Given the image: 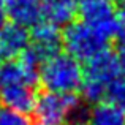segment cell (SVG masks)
Masks as SVG:
<instances>
[{"label":"cell","mask_w":125,"mask_h":125,"mask_svg":"<svg viewBox=\"0 0 125 125\" xmlns=\"http://www.w3.org/2000/svg\"><path fill=\"white\" fill-rule=\"evenodd\" d=\"M0 71H2V65H0Z\"/></svg>","instance_id":"18"},{"label":"cell","mask_w":125,"mask_h":125,"mask_svg":"<svg viewBox=\"0 0 125 125\" xmlns=\"http://www.w3.org/2000/svg\"><path fill=\"white\" fill-rule=\"evenodd\" d=\"M117 60H119V68L125 76V43H120L119 51H117Z\"/></svg>","instance_id":"15"},{"label":"cell","mask_w":125,"mask_h":125,"mask_svg":"<svg viewBox=\"0 0 125 125\" xmlns=\"http://www.w3.org/2000/svg\"><path fill=\"white\" fill-rule=\"evenodd\" d=\"M89 125H125V109L109 103L100 101L89 111Z\"/></svg>","instance_id":"11"},{"label":"cell","mask_w":125,"mask_h":125,"mask_svg":"<svg viewBox=\"0 0 125 125\" xmlns=\"http://www.w3.org/2000/svg\"><path fill=\"white\" fill-rule=\"evenodd\" d=\"M83 73H84V79L108 85L109 81H113L120 73L117 54L108 48L100 51L98 54H95L92 59H89L85 62Z\"/></svg>","instance_id":"7"},{"label":"cell","mask_w":125,"mask_h":125,"mask_svg":"<svg viewBox=\"0 0 125 125\" xmlns=\"http://www.w3.org/2000/svg\"><path fill=\"white\" fill-rule=\"evenodd\" d=\"M37 84L18 59L8 60L0 71V104L22 114L32 113Z\"/></svg>","instance_id":"1"},{"label":"cell","mask_w":125,"mask_h":125,"mask_svg":"<svg viewBox=\"0 0 125 125\" xmlns=\"http://www.w3.org/2000/svg\"><path fill=\"white\" fill-rule=\"evenodd\" d=\"M111 2H117V3H125V0H111Z\"/></svg>","instance_id":"17"},{"label":"cell","mask_w":125,"mask_h":125,"mask_svg":"<svg viewBox=\"0 0 125 125\" xmlns=\"http://www.w3.org/2000/svg\"><path fill=\"white\" fill-rule=\"evenodd\" d=\"M30 44V32L14 22L0 27V57L6 60L18 59Z\"/></svg>","instance_id":"8"},{"label":"cell","mask_w":125,"mask_h":125,"mask_svg":"<svg viewBox=\"0 0 125 125\" xmlns=\"http://www.w3.org/2000/svg\"><path fill=\"white\" fill-rule=\"evenodd\" d=\"M116 38L125 43V3H120L119 10H116Z\"/></svg>","instance_id":"14"},{"label":"cell","mask_w":125,"mask_h":125,"mask_svg":"<svg viewBox=\"0 0 125 125\" xmlns=\"http://www.w3.org/2000/svg\"><path fill=\"white\" fill-rule=\"evenodd\" d=\"M106 101L116 104V106L125 109V76H116L113 81H109L104 92Z\"/></svg>","instance_id":"12"},{"label":"cell","mask_w":125,"mask_h":125,"mask_svg":"<svg viewBox=\"0 0 125 125\" xmlns=\"http://www.w3.org/2000/svg\"><path fill=\"white\" fill-rule=\"evenodd\" d=\"M81 104V97L76 94H57L43 89L35 97L32 125H65Z\"/></svg>","instance_id":"3"},{"label":"cell","mask_w":125,"mask_h":125,"mask_svg":"<svg viewBox=\"0 0 125 125\" xmlns=\"http://www.w3.org/2000/svg\"><path fill=\"white\" fill-rule=\"evenodd\" d=\"M78 16L109 40L116 37V8L111 0H78Z\"/></svg>","instance_id":"5"},{"label":"cell","mask_w":125,"mask_h":125,"mask_svg":"<svg viewBox=\"0 0 125 125\" xmlns=\"http://www.w3.org/2000/svg\"><path fill=\"white\" fill-rule=\"evenodd\" d=\"M0 125H32L25 114L0 104Z\"/></svg>","instance_id":"13"},{"label":"cell","mask_w":125,"mask_h":125,"mask_svg":"<svg viewBox=\"0 0 125 125\" xmlns=\"http://www.w3.org/2000/svg\"><path fill=\"white\" fill-rule=\"evenodd\" d=\"M65 125H89V124H87V120H74V119H71Z\"/></svg>","instance_id":"16"},{"label":"cell","mask_w":125,"mask_h":125,"mask_svg":"<svg viewBox=\"0 0 125 125\" xmlns=\"http://www.w3.org/2000/svg\"><path fill=\"white\" fill-rule=\"evenodd\" d=\"M78 14V0H43L41 16L54 25H67Z\"/></svg>","instance_id":"10"},{"label":"cell","mask_w":125,"mask_h":125,"mask_svg":"<svg viewBox=\"0 0 125 125\" xmlns=\"http://www.w3.org/2000/svg\"><path fill=\"white\" fill-rule=\"evenodd\" d=\"M84 73L79 62L70 54H55L44 62L40 68L38 83L44 90L57 94H76L79 92Z\"/></svg>","instance_id":"2"},{"label":"cell","mask_w":125,"mask_h":125,"mask_svg":"<svg viewBox=\"0 0 125 125\" xmlns=\"http://www.w3.org/2000/svg\"><path fill=\"white\" fill-rule=\"evenodd\" d=\"M29 48L35 52L41 63H44L52 55L59 54L62 48V32L57 25L41 19L30 30V44Z\"/></svg>","instance_id":"6"},{"label":"cell","mask_w":125,"mask_h":125,"mask_svg":"<svg viewBox=\"0 0 125 125\" xmlns=\"http://www.w3.org/2000/svg\"><path fill=\"white\" fill-rule=\"evenodd\" d=\"M5 14L22 27H33L41 21V0H2Z\"/></svg>","instance_id":"9"},{"label":"cell","mask_w":125,"mask_h":125,"mask_svg":"<svg viewBox=\"0 0 125 125\" xmlns=\"http://www.w3.org/2000/svg\"><path fill=\"white\" fill-rule=\"evenodd\" d=\"M109 41L108 37L84 24L83 21L70 22L62 32V44L65 51L78 62H87L95 54L106 49Z\"/></svg>","instance_id":"4"}]
</instances>
